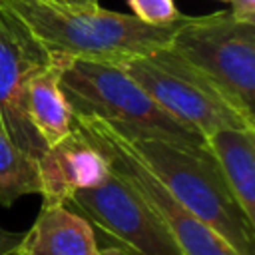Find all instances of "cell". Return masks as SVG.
Here are the masks:
<instances>
[{
  "label": "cell",
  "mask_w": 255,
  "mask_h": 255,
  "mask_svg": "<svg viewBox=\"0 0 255 255\" xmlns=\"http://www.w3.org/2000/svg\"><path fill=\"white\" fill-rule=\"evenodd\" d=\"M0 14L44 54L118 62L167 46L187 18L149 26L131 14L52 0H0Z\"/></svg>",
  "instance_id": "1"
},
{
  "label": "cell",
  "mask_w": 255,
  "mask_h": 255,
  "mask_svg": "<svg viewBox=\"0 0 255 255\" xmlns=\"http://www.w3.org/2000/svg\"><path fill=\"white\" fill-rule=\"evenodd\" d=\"M116 133L187 211L209 225L237 255H253L255 227L245 219L207 147Z\"/></svg>",
  "instance_id": "2"
},
{
  "label": "cell",
  "mask_w": 255,
  "mask_h": 255,
  "mask_svg": "<svg viewBox=\"0 0 255 255\" xmlns=\"http://www.w3.org/2000/svg\"><path fill=\"white\" fill-rule=\"evenodd\" d=\"M60 86L74 116L100 118L124 135L161 137L185 147H205L199 131L165 112L116 62L64 56Z\"/></svg>",
  "instance_id": "3"
},
{
  "label": "cell",
  "mask_w": 255,
  "mask_h": 255,
  "mask_svg": "<svg viewBox=\"0 0 255 255\" xmlns=\"http://www.w3.org/2000/svg\"><path fill=\"white\" fill-rule=\"evenodd\" d=\"M169 48L203 74L237 110L255 120V24L229 10L187 16Z\"/></svg>",
  "instance_id": "4"
},
{
  "label": "cell",
  "mask_w": 255,
  "mask_h": 255,
  "mask_svg": "<svg viewBox=\"0 0 255 255\" xmlns=\"http://www.w3.org/2000/svg\"><path fill=\"white\" fill-rule=\"evenodd\" d=\"M165 112L199 131L205 139L221 128H255V120L237 110L203 74L179 58L169 44L141 56L118 60Z\"/></svg>",
  "instance_id": "5"
},
{
  "label": "cell",
  "mask_w": 255,
  "mask_h": 255,
  "mask_svg": "<svg viewBox=\"0 0 255 255\" xmlns=\"http://www.w3.org/2000/svg\"><path fill=\"white\" fill-rule=\"evenodd\" d=\"M74 128L104 153L110 169L122 175L149 203L165 223L181 255H237L209 225L187 211L161 185V181L129 151L110 124L100 118L74 116Z\"/></svg>",
  "instance_id": "6"
},
{
  "label": "cell",
  "mask_w": 255,
  "mask_h": 255,
  "mask_svg": "<svg viewBox=\"0 0 255 255\" xmlns=\"http://www.w3.org/2000/svg\"><path fill=\"white\" fill-rule=\"evenodd\" d=\"M114 239L129 255H181L177 243L149 203L116 171L66 203Z\"/></svg>",
  "instance_id": "7"
},
{
  "label": "cell",
  "mask_w": 255,
  "mask_h": 255,
  "mask_svg": "<svg viewBox=\"0 0 255 255\" xmlns=\"http://www.w3.org/2000/svg\"><path fill=\"white\" fill-rule=\"evenodd\" d=\"M46 60V54L32 46L0 14V124L12 141L38 159L46 143L34 129L26 112V80Z\"/></svg>",
  "instance_id": "8"
},
{
  "label": "cell",
  "mask_w": 255,
  "mask_h": 255,
  "mask_svg": "<svg viewBox=\"0 0 255 255\" xmlns=\"http://www.w3.org/2000/svg\"><path fill=\"white\" fill-rule=\"evenodd\" d=\"M36 167L42 203L66 205L74 193L92 189L110 175L104 153L76 128L64 139L46 147L36 159Z\"/></svg>",
  "instance_id": "9"
},
{
  "label": "cell",
  "mask_w": 255,
  "mask_h": 255,
  "mask_svg": "<svg viewBox=\"0 0 255 255\" xmlns=\"http://www.w3.org/2000/svg\"><path fill=\"white\" fill-rule=\"evenodd\" d=\"M14 255H104L94 225L62 203H42Z\"/></svg>",
  "instance_id": "10"
},
{
  "label": "cell",
  "mask_w": 255,
  "mask_h": 255,
  "mask_svg": "<svg viewBox=\"0 0 255 255\" xmlns=\"http://www.w3.org/2000/svg\"><path fill=\"white\" fill-rule=\"evenodd\" d=\"M64 56L46 54L26 80V112L46 147L58 143L74 129V112L60 86Z\"/></svg>",
  "instance_id": "11"
},
{
  "label": "cell",
  "mask_w": 255,
  "mask_h": 255,
  "mask_svg": "<svg viewBox=\"0 0 255 255\" xmlns=\"http://www.w3.org/2000/svg\"><path fill=\"white\" fill-rule=\"evenodd\" d=\"M231 195L245 219L255 227V128H221L205 135Z\"/></svg>",
  "instance_id": "12"
},
{
  "label": "cell",
  "mask_w": 255,
  "mask_h": 255,
  "mask_svg": "<svg viewBox=\"0 0 255 255\" xmlns=\"http://www.w3.org/2000/svg\"><path fill=\"white\" fill-rule=\"evenodd\" d=\"M32 193L40 195L36 159L22 151L0 124V205L10 207Z\"/></svg>",
  "instance_id": "13"
},
{
  "label": "cell",
  "mask_w": 255,
  "mask_h": 255,
  "mask_svg": "<svg viewBox=\"0 0 255 255\" xmlns=\"http://www.w3.org/2000/svg\"><path fill=\"white\" fill-rule=\"evenodd\" d=\"M131 16L149 24V26H165L181 20V14L173 0H126Z\"/></svg>",
  "instance_id": "14"
},
{
  "label": "cell",
  "mask_w": 255,
  "mask_h": 255,
  "mask_svg": "<svg viewBox=\"0 0 255 255\" xmlns=\"http://www.w3.org/2000/svg\"><path fill=\"white\" fill-rule=\"evenodd\" d=\"M229 4V12L243 22H253L255 24V0H223Z\"/></svg>",
  "instance_id": "15"
},
{
  "label": "cell",
  "mask_w": 255,
  "mask_h": 255,
  "mask_svg": "<svg viewBox=\"0 0 255 255\" xmlns=\"http://www.w3.org/2000/svg\"><path fill=\"white\" fill-rule=\"evenodd\" d=\"M20 239H22V235L6 231L4 227H0V255H14Z\"/></svg>",
  "instance_id": "16"
},
{
  "label": "cell",
  "mask_w": 255,
  "mask_h": 255,
  "mask_svg": "<svg viewBox=\"0 0 255 255\" xmlns=\"http://www.w3.org/2000/svg\"><path fill=\"white\" fill-rule=\"evenodd\" d=\"M52 2H60V4H70V6H98V0H52Z\"/></svg>",
  "instance_id": "17"
},
{
  "label": "cell",
  "mask_w": 255,
  "mask_h": 255,
  "mask_svg": "<svg viewBox=\"0 0 255 255\" xmlns=\"http://www.w3.org/2000/svg\"><path fill=\"white\" fill-rule=\"evenodd\" d=\"M102 251H104V255H129L128 251H124V249H122V247H118V245L102 247Z\"/></svg>",
  "instance_id": "18"
},
{
  "label": "cell",
  "mask_w": 255,
  "mask_h": 255,
  "mask_svg": "<svg viewBox=\"0 0 255 255\" xmlns=\"http://www.w3.org/2000/svg\"><path fill=\"white\" fill-rule=\"evenodd\" d=\"M217 2H223V0H217Z\"/></svg>",
  "instance_id": "19"
}]
</instances>
